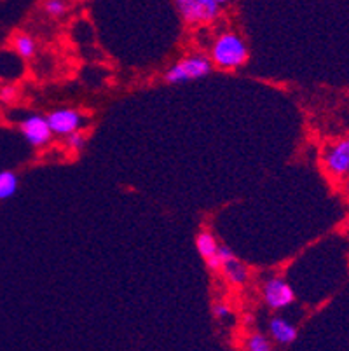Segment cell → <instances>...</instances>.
<instances>
[{"label":"cell","instance_id":"obj_1","mask_svg":"<svg viewBox=\"0 0 349 351\" xmlns=\"http://www.w3.org/2000/svg\"><path fill=\"white\" fill-rule=\"evenodd\" d=\"M248 46L234 32H224L211 46V63L222 70H236L248 62Z\"/></svg>","mask_w":349,"mask_h":351},{"label":"cell","instance_id":"obj_2","mask_svg":"<svg viewBox=\"0 0 349 351\" xmlns=\"http://www.w3.org/2000/svg\"><path fill=\"white\" fill-rule=\"evenodd\" d=\"M213 63L204 54H191L178 60L168 72L165 73V81L169 84H185V82L197 81L210 75Z\"/></svg>","mask_w":349,"mask_h":351},{"label":"cell","instance_id":"obj_3","mask_svg":"<svg viewBox=\"0 0 349 351\" xmlns=\"http://www.w3.org/2000/svg\"><path fill=\"white\" fill-rule=\"evenodd\" d=\"M175 4L187 23H211L220 14L217 0H175Z\"/></svg>","mask_w":349,"mask_h":351},{"label":"cell","instance_id":"obj_4","mask_svg":"<svg viewBox=\"0 0 349 351\" xmlns=\"http://www.w3.org/2000/svg\"><path fill=\"white\" fill-rule=\"evenodd\" d=\"M262 298L271 309H285L296 302V293L290 283L280 276H273L264 283Z\"/></svg>","mask_w":349,"mask_h":351},{"label":"cell","instance_id":"obj_5","mask_svg":"<svg viewBox=\"0 0 349 351\" xmlns=\"http://www.w3.org/2000/svg\"><path fill=\"white\" fill-rule=\"evenodd\" d=\"M326 171L334 178H344L349 175V138L326 145L323 154Z\"/></svg>","mask_w":349,"mask_h":351},{"label":"cell","instance_id":"obj_6","mask_svg":"<svg viewBox=\"0 0 349 351\" xmlns=\"http://www.w3.org/2000/svg\"><path fill=\"white\" fill-rule=\"evenodd\" d=\"M19 132L25 136L28 143L35 149H40V147L47 145L53 138V132H51L49 123L44 116H38V114H32V116L25 117L21 123H19Z\"/></svg>","mask_w":349,"mask_h":351},{"label":"cell","instance_id":"obj_7","mask_svg":"<svg viewBox=\"0 0 349 351\" xmlns=\"http://www.w3.org/2000/svg\"><path fill=\"white\" fill-rule=\"evenodd\" d=\"M53 135L69 136L70 133L79 132L84 124V116L73 108H56L46 116Z\"/></svg>","mask_w":349,"mask_h":351},{"label":"cell","instance_id":"obj_8","mask_svg":"<svg viewBox=\"0 0 349 351\" xmlns=\"http://www.w3.org/2000/svg\"><path fill=\"white\" fill-rule=\"evenodd\" d=\"M269 334L280 344H290L297 339L296 325H292L290 322L280 317L273 318V320L269 322Z\"/></svg>","mask_w":349,"mask_h":351},{"label":"cell","instance_id":"obj_9","mask_svg":"<svg viewBox=\"0 0 349 351\" xmlns=\"http://www.w3.org/2000/svg\"><path fill=\"white\" fill-rule=\"evenodd\" d=\"M226 276L227 282H230L232 285H245L248 282V267L245 264H241L238 258H232L229 263L222 264V269H220Z\"/></svg>","mask_w":349,"mask_h":351},{"label":"cell","instance_id":"obj_10","mask_svg":"<svg viewBox=\"0 0 349 351\" xmlns=\"http://www.w3.org/2000/svg\"><path fill=\"white\" fill-rule=\"evenodd\" d=\"M19 187V178L14 171L4 170L0 171V201L11 199Z\"/></svg>","mask_w":349,"mask_h":351},{"label":"cell","instance_id":"obj_11","mask_svg":"<svg viewBox=\"0 0 349 351\" xmlns=\"http://www.w3.org/2000/svg\"><path fill=\"white\" fill-rule=\"evenodd\" d=\"M196 248L197 254L203 258L211 257L215 255L217 250H219V243H217V238L211 234L210 231H201L200 234L196 236Z\"/></svg>","mask_w":349,"mask_h":351},{"label":"cell","instance_id":"obj_12","mask_svg":"<svg viewBox=\"0 0 349 351\" xmlns=\"http://www.w3.org/2000/svg\"><path fill=\"white\" fill-rule=\"evenodd\" d=\"M12 47H14L16 53L25 60L32 58V56L37 53V43H35L34 37H30L28 34L16 35L14 40H12Z\"/></svg>","mask_w":349,"mask_h":351},{"label":"cell","instance_id":"obj_13","mask_svg":"<svg viewBox=\"0 0 349 351\" xmlns=\"http://www.w3.org/2000/svg\"><path fill=\"white\" fill-rule=\"evenodd\" d=\"M43 8L44 11L49 16H53V18H60V16H63L69 11L67 0H44Z\"/></svg>","mask_w":349,"mask_h":351},{"label":"cell","instance_id":"obj_14","mask_svg":"<svg viewBox=\"0 0 349 351\" xmlns=\"http://www.w3.org/2000/svg\"><path fill=\"white\" fill-rule=\"evenodd\" d=\"M248 351H273L271 350V343L267 337L261 332H255L248 337Z\"/></svg>","mask_w":349,"mask_h":351},{"label":"cell","instance_id":"obj_15","mask_svg":"<svg viewBox=\"0 0 349 351\" xmlns=\"http://www.w3.org/2000/svg\"><path fill=\"white\" fill-rule=\"evenodd\" d=\"M65 138H67V147H69L70 151L81 152L86 147V136L82 135L81 132L70 133V135L65 136Z\"/></svg>","mask_w":349,"mask_h":351},{"label":"cell","instance_id":"obj_16","mask_svg":"<svg viewBox=\"0 0 349 351\" xmlns=\"http://www.w3.org/2000/svg\"><path fill=\"white\" fill-rule=\"evenodd\" d=\"M230 315V308L226 302H217L213 304V317L215 318H226Z\"/></svg>","mask_w":349,"mask_h":351},{"label":"cell","instance_id":"obj_17","mask_svg":"<svg viewBox=\"0 0 349 351\" xmlns=\"http://www.w3.org/2000/svg\"><path fill=\"white\" fill-rule=\"evenodd\" d=\"M217 255L220 257V261L224 263H229V261H232V258H236L234 252L230 250L229 247H226V245H219V250H217Z\"/></svg>","mask_w":349,"mask_h":351},{"label":"cell","instance_id":"obj_18","mask_svg":"<svg viewBox=\"0 0 349 351\" xmlns=\"http://www.w3.org/2000/svg\"><path fill=\"white\" fill-rule=\"evenodd\" d=\"M204 261H206L208 269H211V271H220V269H222V261H220V257L217 254L211 255V257H208V258H204Z\"/></svg>","mask_w":349,"mask_h":351},{"label":"cell","instance_id":"obj_19","mask_svg":"<svg viewBox=\"0 0 349 351\" xmlns=\"http://www.w3.org/2000/svg\"><path fill=\"white\" fill-rule=\"evenodd\" d=\"M14 97H16V89L11 88V86H5V88L0 91V98H2V100L9 101V100H12Z\"/></svg>","mask_w":349,"mask_h":351},{"label":"cell","instance_id":"obj_20","mask_svg":"<svg viewBox=\"0 0 349 351\" xmlns=\"http://www.w3.org/2000/svg\"><path fill=\"white\" fill-rule=\"evenodd\" d=\"M217 2H219V4H227L229 0H217Z\"/></svg>","mask_w":349,"mask_h":351},{"label":"cell","instance_id":"obj_21","mask_svg":"<svg viewBox=\"0 0 349 351\" xmlns=\"http://www.w3.org/2000/svg\"><path fill=\"white\" fill-rule=\"evenodd\" d=\"M348 194H349V184H348Z\"/></svg>","mask_w":349,"mask_h":351}]
</instances>
